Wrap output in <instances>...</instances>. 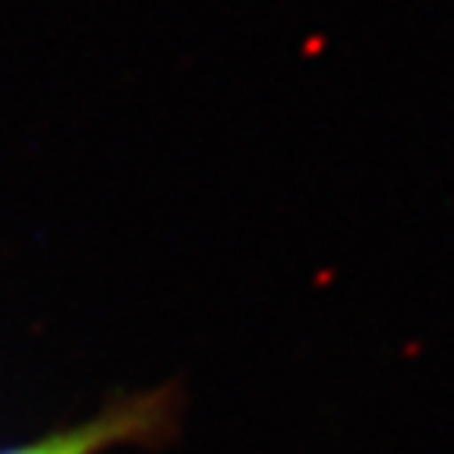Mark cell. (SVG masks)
<instances>
[{"instance_id":"1","label":"cell","mask_w":454,"mask_h":454,"mask_svg":"<svg viewBox=\"0 0 454 454\" xmlns=\"http://www.w3.org/2000/svg\"><path fill=\"white\" fill-rule=\"evenodd\" d=\"M177 388L164 385L117 397L82 423L0 448V454H105L114 448H158L177 433Z\"/></svg>"}]
</instances>
